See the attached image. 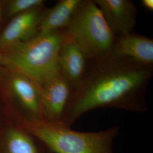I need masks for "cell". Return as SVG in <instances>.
Instances as JSON below:
<instances>
[{
	"mask_svg": "<svg viewBox=\"0 0 153 153\" xmlns=\"http://www.w3.org/2000/svg\"><path fill=\"white\" fill-rule=\"evenodd\" d=\"M90 61L82 81L71 95L62 124L71 127L82 115L98 108L147 112L145 93L153 66L111 53Z\"/></svg>",
	"mask_w": 153,
	"mask_h": 153,
	"instance_id": "1",
	"label": "cell"
},
{
	"mask_svg": "<svg viewBox=\"0 0 153 153\" xmlns=\"http://www.w3.org/2000/svg\"><path fill=\"white\" fill-rule=\"evenodd\" d=\"M64 30L38 33L1 52V64L33 80L39 87L60 71L59 59Z\"/></svg>",
	"mask_w": 153,
	"mask_h": 153,
	"instance_id": "2",
	"label": "cell"
},
{
	"mask_svg": "<svg viewBox=\"0 0 153 153\" xmlns=\"http://www.w3.org/2000/svg\"><path fill=\"white\" fill-rule=\"evenodd\" d=\"M23 131L41 142L51 153H114L119 126L97 131H80L60 123L23 120Z\"/></svg>",
	"mask_w": 153,
	"mask_h": 153,
	"instance_id": "3",
	"label": "cell"
},
{
	"mask_svg": "<svg viewBox=\"0 0 153 153\" xmlns=\"http://www.w3.org/2000/svg\"><path fill=\"white\" fill-rule=\"evenodd\" d=\"M64 30L89 60L110 55L116 38L94 0H82Z\"/></svg>",
	"mask_w": 153,
	"mask_h": 153,
	"instance_id": "4",
	"label": "cell"
},
{
	"mask_svg": "<svg viewBox=\"0 0 153 153\" xmlns=\"http://www.w3.org/2000/svg\"><path fill=\"white\" fill-rule=\"evenodd\" d=\"M39 88L43 120L61 123L73 93L69 83L60 71Z\"/></svg>",
	"mask_w": 153,
	"mask_h": 153,
	"instance_id": "5",
	"label": "cell"
},
{
	"mask_svg": "<svg viewBox=\"0 0 153 153\" xmlns=\"http://www.w3.org/2000/svg\"><path fill=\"white\" fill-rule=\"evenodd\" d=\"M115 36L133 33L137 9L131 0H94Z\"/></svg>",
	"mask_w": 153,
	"mask_h": 153,
	"instance_id": "6",
	"label": "cell"
},
{
	"mask_svg": "<svg viewBox=\"0 0 153 153\" xmlns=\"http://www.w3.org/2000/svg\"><path fill=\"white\" fill-rule=\"evenodd\" d=\"M44 12L40 6L14 16L0 35V52L36 36Z\"/></svg>",
	"mask_w": 153,
	"mask_h": 153,
	"instance_id": "7",
	"label": "cell"
},
{
	"mask_svg": "<svg viewBox=\"0 0 153 153\" xmlns=\"http://www.w3.org/2000/svg\"><path fill=\"white\" fill-rule=\"evenodd\" d=\"M8 85L27 115L25 120H43L38 86L27 76L13 71L9 78Z\"/></svg>",
	"mask_w": 153,
	"mask_h": 153,
	"instance_id": "8",
	"label": "cell"
},
{
	"mask_svg": "<svg viewBox=\"0 0 153 153\" xmlns=\"http://www.w3.org/2000/svg\"><path fill=\"white\" fill-rule=\"evenodd\" d=\"M88 61L81 50L65 33V37L61 47L59 64L61 74L69 83L73 92L82 81Z\"/></svg>",
	"mask_w": 153,
	"mask_h": 153,
	"instance_id": "9",
	"label": "cell"
},
{
	"mask_svg": "<svg viewBox=\"0 0 153 153\" xmlns=\"http://www.w3.org/2000/svg\"><path fill=\"white\" fill-rule=\"evenodd\" d=\"M111 53L153 66V40L133 33L117 37Z\"/></svg>",
	"mask_w": 153,
	"mask_h": 153,
	"instance_id": "10",
	"label": "cell"
},
{
	"mask_svg": "<svg viewBox=\"0 0 153 153\" xmlns=\"http://www.w3.org/2000/svg\"><path fill=\"white\" fill-rule=\"evenodd\" d=\"M82 0H60L44 11L39 26V33L64 30L71 22Z\"/></svg>",
	"mask_w": 153,
	"mask_h": 153,
	"instance_id": "11",
	"label": "cell"
},
{
	"mask_svg": "<svg viewBox=\"0 0 153 153\" xmlns=\"http://www.w3.org/2000/svg\"><path fill=\"white\" fill-rule=\"evenodd\" d=\"M33 137L22 129H11L6 136L8 153H40Z\"/></svg>",
	"mask_w": 153,
	"mask_h": 153,
	"instance_id": "12",
	"label": "cell"
},
{
	"mask_svg": "<svg viewBox=\"0 0 153 153\" xmlns=\"http://www.w3.org/2000/svg\"><path fill=\"white\" fill-rule=\"evenodd\" d=\"M43 0H11L6 6L7 16H16L36 7L43 6Z\"/></svg>",
	"mask_w": 153,
	"mask_h": 153,
	"instance_id": "13",
	"label": "cell"
},
{
	"mask_svg": "<svg viewBox=\"0 0 153 153\" xmlns=\"http://www.w3.org/2000/svg\"><path fill=\"white\" fill-rule=\"evenodd\" d=\"M141 4L143 6L149 11L153 10V0H142Z\"/></svg>",
	"mask_w": 153,
	"mask_h": 153,
	"instance_id": "14",
	"label": "cell"
},
{
	"mask_svg": "<svg viewBox=\"0 0 153 153\" xmlns=\"http://www.w3.org/2000/svg\"><path fill=\"white\" fill-rule=\"evenodd\" d=\"M0 64H1V53H0Z\"/></svg>",
	"mask_w": 153,
	"mask_h": 153,
	"instance_id": "15",
	"label": "cell"
}]
</instances>
